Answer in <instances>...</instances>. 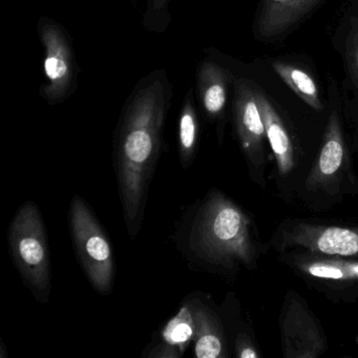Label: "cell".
Returning <instances> with one entry per match:
<instances>
[{"instance_id": "cell-3", "label": "cell", "mask_w": 358, "mask_h": 358, "mask_svg": "<svg viewBox=\"0 0 358 358\" xmlns=\"http://www.w3.org/2000/svg\"><path fill=\"white\" fill-rule=\"evenodd\" d=\"M9 244L16 268L41 303H47L51 291V268L47 234L36 205L27 202L11 222Z\"/></svg>"}, {"instance_id": "cell-16", "label": "cell", "mask_w": 358, "mask_h": 358, "mask_svg": "<svg viewBox=\"0 0 358 358\" xmlns=\"http://www.w3.org/2000/svg\"><path fill=\"white\" fill-rule=\"evenodd\" d=\"M198 117L194 108V94L192 90L188 91L179 120V152L180 159L184 167H187L194 158L196 152V140H198Z\"/></svg>"}, {"instance_id": "cell-13", "label": "cell", "mask_w": 358, "mask_h": 358, "mask_svg": "<svg viewBox=\"0 0 358 358\" xmlns=\"http://www.w3.org/2000/svg\"><path fill=\"white\" fill-rule=\"evenodd\" d=\"M196 356L199 358L225 357L223 332L213 311L196 303Z\"/></svg>"}, {"instance_id": "cell-18", "label": "cell", "mask_w": 358, "mask_h": 358, "mask_svg": "<svg viewBox=\"0 0 358 358\" xmlns=\"http://www.w3.org/2000/svg\"><path fill=\"white\" fill-rule=\"evenodd\" d=\"M348 64L352 79L358 89V27H353L347 45Z\"/></svg>"}, {"instance_id": "cell-15", "label": "cell", "mask_w": 358, "mask_h": 358, "mask_svg": "<svg viewBox=\"0 0 358 358\" xmlns=\"http://www.w3.org/2000/svg\"><path fill=\"white\" fill-rule=\"evenodd\" d=\"M297 267L312 278L332 280H358V262L320 257L303 259Z\"/></svg>"}, {"instance_id": "cell-14", "label": "cell", "mask_w": 358, "mask_h": 358, "mask_svg": "<svg viewBox=\"0 0 358 358\" xmlns=\"http://www.w3.org/2000/svg\"><path fill=\"white\" fill-rule=\"evenodd\" d=\"M273 70L280 78L299 96L306 104L316 112H322L320 92L314 79L299 66L285 62H274Z\"/></svg>"}, {"instance_id": "cell-9", "label": "cell", "mask_w": 358, "mask_h": 358, "mask_svg": "<svg viewBox=\"0 0 358 358\" xmlns=\"http://www.w3.org/2000/svg\"><path fill=\"white\" fill-rule=\"evenodd\" d=\"M345 159V142L341 123L336 113L331 114L324 134V143L317 161L307 179V187L311 190L328 185L343 166Z\"/></svg>"}, {"instance_id": "cell-20", "label": "cell", "mask_w": 358, "mask_h": 358, "mask_svg": "<svg viewBox=\"0 0 358 358\" xmlns=\"http://www.w3.org/2000/svg\"><path fill=\"white\" fill-rule=\"evenodd\" d=\"M236 355L240 358H259V355L252 345L245 339H241L236 345Z\"/></svg>"}, {"instance_id": "cell-8", "label": "cell", "mask_w": 358, "mask_h": 358, "mask_svg": "<svg viewBox=\"0 0 358 358\" xmlns=\"http://www.w3.org/2000/svg\"><path fill=\"white\" fill-rule=\"evenodd\" d=\"M234 113L243 150L255 166H261L264 163L265 125L257 106L255 89L244 79L234 83Z\"/></svg>"}, {"instance_id": "cell-19", "label": "cell", "mask_w": 358, "mask_h": 358, "mask_svg": "<svg viewBox=\"0 0 358 358\" xmlns=\"http://www.w3.org/2000/svg\"><path fill=\"white\" fill-rule=\"evenodd\" d=\"M181 354L180 350H178L177 348L173 347L169 343H163L154 348L148 356L155 358H176L179 357Z\"/></svg>"}, {"instance_id": "cell-17", "label": "cell", "mask_w": 358, "mask_h": 358, "mask_svg": "<svg viewBox=\"0 0 358 358\" xmlns=\"http://www.w3.org/2000/svg\"><path fill=\"white\" fill-rule=\"evenodd\" d=\"M196 303H187L179 313L169 320L162 332L164 343L183 353L188 343L196 336Z\"/></svg>"}, {"instance_id": "cell-6", "label": "cell", "mask_w": 358, "mask_h": 358, "mask_svg": "<svg viewBox=\"0 0 358 358\" xmlns=\"http://www.w3.org/2000/svg\"><path fill=\"white\" fill-rule=\"evenodd\" d=\"M280 328L286 358H315L326 350V339L315 318L303 301L295 297L286 301Z\"/></svg>"}, {"instance_id": "cell-2", "label": "cell", "mask_w": 358, "mask_h": 358, "mask_svg": "<svg viewBox=\"0 0 358 358\" xmlns=\"http://www.w3.org/2000/svg\"><path fill=\"white\" fill-rule=\"evenodd\" d=\"M249 220L234 202L219 192L201 208L192 232V248L208 263L224 267L250 266L255 259Z\"/></svg>"}, {"instance_id": "cell-12", "label": "cell", "mask_w": 358, "mask_h": 358, "mask_svg": "<svg viewBox=\"0 0 358 358\" xmlns=\"http://www.w3.org/2000/svg\"><path fill=\"white\" fill-rule=\"evenodd\" d=\"M257 106L265 125L266 137L271 146L280 175H288L294 167L292 142L280 115L269 100L259 90H255Z\"/></svg>"}, {"instance_id": "cell-11", "label": "cell", "mask_w": 358, "mask_h": 358, "mask_svg": "<svg viewBox=\"0 0 358 358\" xmlns=\"http://www.w3.org/2000/svg\"><path fill=\"white\" fill-rule=\"evenodd\" d=\"M231 75L217 62L205 59L196 71V89L201 106L209 119L223 115L227 103L228 85Z\"/></svg>"}, {"instance_id": "cell-10", "label": "cell", "mask_w": 358, "mask_h": 358, "mask_svg": "<svg viewBox=\"0 0 358 358\" xmlns=\"http://www.w3.org/2000/svg\"><path fill=\"white\" fill-rule=\"evenodd\" d=\"M322 0H265L257 20L262 38L278 36L305 17Z\"/></svg>"}, {"instance_id": "cell-7", "label": "cell", "mask_w": 358, "mask_h": 358, "mask_svg": "<svg viewBox=\"0 0 358 358\" xmlns=\"http://www.w3.org/2000/svg\"><path fill=\"white\" fill-rule=\"evenodd\" d=\"M284 242L328 257H358V229L299 223L285 232Z\"/></svg>"}, {"instance_id": "cell-5", "label": "cell", "mask_w": 358, "mask_h": 358, "mask_svg": "<svg viewBox=\"0 0 358 358\" xmlns=\"http://www.w3.org/2000/svg\"><path fill=\"white\" fill-rule=\"evenodd\" d=\"M37 30L45 48L43 69L47 77L41 95L48 103H60L72 94L76 85L77 66L72 45L64 29L50 18H41Z\"/></svg>"}, {"instance_id": "cell-1", "label": "cell", "mask_w": 358, "mask_h": 358, "mask_svg": "<svg viewBox=\"0 0 358 358\" xmlns=\"http://www.w3.org/2000/svg\"><path fill=\"white\" fill-rule=\"evenodd\" d=\"M171 98V85L166 71H154L138 83L121 115L117 177L125 223L133 236L141 226L148 186L160 152Z\"/></svg>"}, {"instance_id": "cell-4", "label": "cell", "mask_w": 358, "mask_h": 358, "mask_svg": "<svg viewBox=\"0 0 358 358\" xmlns=\"http://www.w3.org/2000/svg\"><path fill=\"white\" fill-rule=\"evenodd\" d=\"M70 219L75 251L83 270L97 292L108 294L114 280V259L108 238L79 196L71 203Z\"/></svg>"}]
</instances>
